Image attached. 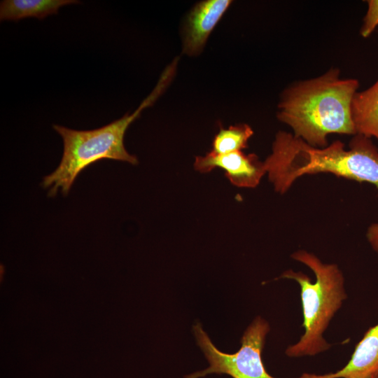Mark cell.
Returning a JSON list of instances; mask_svg holds the SVG:
<instances>
[{
    "label": "cell",
    "mask_w": 378,
    "mask_h": 378,
    "mask_svg": "<svg viewBox=\"0 0 378 378\" xmlns=\"http://www.w3.org/2000/svg\"><path fill=\"white\" fill-rule=\"evenodd\" d=\"M80 3L76 0H4L0 4V19L17 21L27 18L43 20L57 14L66 5Z\"/></svg>",
    "instance_id": "30bf717a"
},
{
    "label": "cell",
    "mask_w": 378,
    "mask_h": 378,
    "mask_svg": "<svg viewBox=\"0 0 378 378\" xmlns=\"http://www.w3.org/2000/svg\"><path fill=\"white\" fill-rule=\"evenodd\" d=\"M231 4L230 0H207L195 6L184 26L183 53L196 55L202 51L209 36Z\"/></svg>",
    "instance_id": "52a82bcc"
},
{
    "label": "cell",
    "mask_w": 378,
    "mask_h": 378,
    "mask_svg": "<svg viewBox=\"0 0 378 378\" xmlns=\"http://www.w3.org/2000/svg\"><path fill=\"white\" fill-rule=\"evenodd\" d=\"M269 331V323L258 316L244 331L241 338L240 349L234 354H227L216 348L200 323L195 324L193 332L197 343L209 366L188 374L185 378H200L213 373L225 374L232 378H276L267 372L262 358L265 337Z\"/></svg>",
    "instance_id": "5b68a950"
},
{
    "label": "cell",
    "mask_w": 378,
    "mask_h": 378,
    "mask_svg": "<svg viewBox=\"0 0 378 378\" xmlns=\"http://www.w3.org/2000/svg\"><path fill=\"white\" fill-rule=\"evenodd\" d=\"M302 376L303 378H378V323L365 333L343 368L333 373Z\"/></svg>",
    "instance_id": "ba28073f"
},
{
    "label": "cell",
    "mask_w": 378,
    "mask_h": 378,
    "mask_svg": "<svg viewBox=\"0 0 378 378\" xmlns=\"http://www.w3.org/2000/svg\"><path fill=\"white\" fill-rule=\"evenodd\" d=\"M174 75L172 70L165 69L153 90L133 113H127L105 126L84 131L54 125L53 129L63 140L64 149L58 167L42 181L43 188L48 189V195L55 196L59 190L67 195L78 174L100 160L111 159L137 164V158L129 153L125 147V134L141 111L162 94Z\"/></svg>",
    "instance_id": "3957f363"
},
{
    "label": "cell",
    "mask_w": 378,
    "mask_h": 378,
    "mask_svg": "<svg viewBox=\"0 0 378 378\" xmlns=\"http://www.w3.org/2000/svg\"><path fill=\"white\" fill-rule=\"evenodd\" d=\"M340 74L338 69H330L316 78L291 84L281 94L279 120L311 146H327L330 134H356L351 106L359 81L341 78Z\"/></svg>",
    "instance_id": "6da1fadb"
},
{
    "label": "cell",
    "mask_w": 378,
    "mask_h": 378,
    "mask_svg": "<svg viewBox=\"0 0 378 378\" xmlns=\"http://www.w3.org/2000/svg\"><path fill=\"white\" fill-rule=\"evenodd\" d=\"M367 238L373 250L378 255V223H373L368 227Z\"/></svg>",
    "instance_id": "4fadbf2b"
},
{
    "label": "cell",
    "mask_w": 378,
    "mask_h": 378,
    "mask_svg": "<svg viewBox=\"0 0 378 378\" xmlns=\"http://www.w3.org/2000/svg\"><path fill=\"white\" fill-rule=\"evenodd\" d=\"M253 134V130L246 124L221 128L214 139L213 148L210 152L220 155L241 150L247 147L248 141Z\"/></svg>",
    "instance_id": "8fae6325"
},
{
    "label": "cell",
    "mask_w": 378,
    "mask_h": 378,
    "mask_svg": "<svg viewBox=\"0 0 378 378\" xmlns=\"http://www.w3.org/2000/svg\"><path fill=\"white\" fill-rule=\"evenodd\" d=\"M367 2L368 10L360 30L364 38L368 37L378 26V0H369Z\"/></svg>",
    "instance_id": "7c38bea8"
},
{
    "label": "cell",
    "mask_w": 378,
    "mask_h": 378,
    "mask_svg": "<svg viewBox=\"0 0 378 378\" xmlns=\"http://www.w3.org/2000/svg\"><path fill=\"white\" fill-rule=\"evenodd\" d=\"M351 111L356 134L378 141V80L368 89L356 92Z\"/></svg>",
    "instance_id": "9c48e42d"
},
{
    "label": "cell",
    "mask_w": 378,
    "mask_h": 378,
    "mask_svg": "<svg viewBox=\"0 0 378 378\" xmlns=\"http://www.w3.org/2000/svg\"><path fill=\"white\" fill-rule=\"evenodd\" d=\"M194 168L202 173L220 168L230 183L240 188L256 187L267 173L264 162L255 154L246 155L241 150L220 155L209 152L204 156H197Z\"/></svg>",
    "instance_id": "8992f818"
},
{
    "label": "cell",
    "mask_w": 378,
    "mask_h": 378,
    "mask_svg": "<svg viewBox=\"0 0 378 378\" xmlns=\"http://www.w3.org/2000/svg\"><path fill=\"white\" fill-rule=\"evenodd\" d=\"M264 164L274 190L281 194L299 177L322 172L368 182L378 189V149L370 139L357 134L346 150L340 141L316 148L280 131Z\"/></svg>",
    "instance_id": "7a4b0ae2"
},
{
    "label": "cell",
    "mask_w": 378,
    "mask_h": 378,
    "mask_svg": "<svg viewBox=\"0 0 378 378\" xmlns=\"http://www.w3.org/2000/svg\"><path fill=\"white\" fill-rule=\"evenodd\" d=\"M291 257L306 265L314 273L316 282L305 274L292 270L284 272L281 278L296 281L301 288L304 333L295 344L289 346L286 354L289 357L314 356L330 346L323 337L329 323L346 298L344 277L335 264L323 263L316 255L303 250Z\"/></svg>",
    "instance_id": "277c9868"
}]
</instances>
